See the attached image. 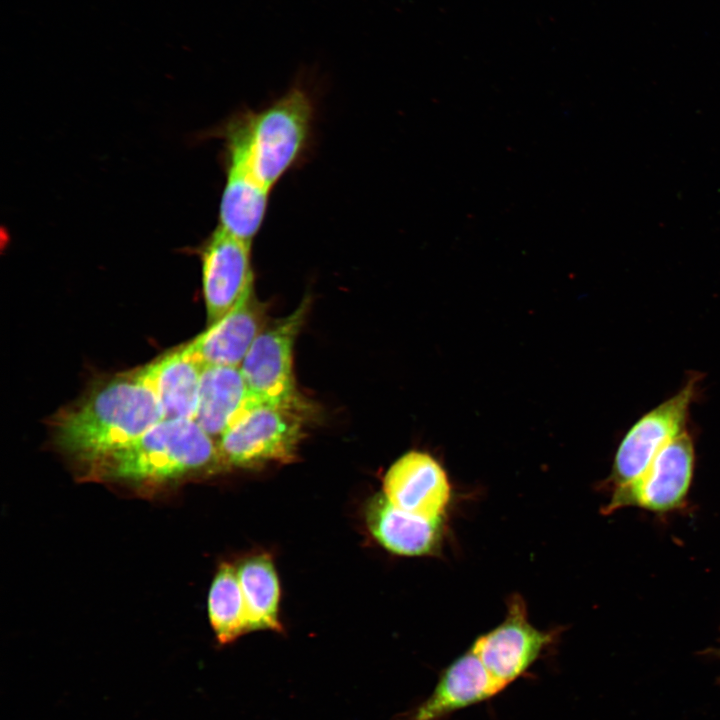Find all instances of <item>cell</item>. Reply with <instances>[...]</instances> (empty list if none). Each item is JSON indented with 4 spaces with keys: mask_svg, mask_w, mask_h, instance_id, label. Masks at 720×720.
<instances>
[{
    "mask_svg": "<svg viewBox=\"0 0 720 720\" xmlns=\"http://www.w3.org/2000/svg\"><path fill=\"white\" fill-rule=\"evenodd\" d=\"M163 419L161 405L139 369L99 384L60 412L53 428L60 448L91 465Z\"/></svg>",
    "mask_w": 720,
    "mask_h": 720,
    "instance_id": "6da1fadb",
    "label": "cell"
},
{
    "mask_svg": "<svg viewBox=\"0 0 720 720\" xmlns=\"http://www.w3.org/2000/svg\"><path fill=\"white\" fill-rule=\"evenodd\" d=\"M313 116L312 98L298 85L262 110L240 113L225 128L227 163L270 191L303 158Z\"/></svg>",
    "mask_w": 720,
    "mask_h": 720,
    "instance_id": "7a4b0ae2",
    "label": "cell"
},
{
    "mask_svg": "<svg viewBox=\"0 0 720 720\" xmlns=\"http://www.w3.org/2000/svg\"><path fill=\"white\" fill-rule=\"evenodd\" d=\"M90 466L102 478L130 482H161L225 467L214 438L185 419H163Z\"/></svg>",
    "mask_w": 720,
    "mask_h": 720,
    "instance_id": "3957f363",
    "label": "cell"
},
{
    "mask_svg": "<svg viewBox=\"0 0 720 720\" xmlns=\"http://www.w3.org/2000/svg\"><path fill=\"white\" fill-rule=\"evenodd\" d=\"M306 411L253 402L218 439L224 466L258 468L296 459Z\"/></svg>",
    "mask_w": 720,
    "mask_h": 720,
    "instance_id": "277c9868",
    "label": "cell"
},
{
    "mask_svg": "<svg viewBox=\"0 0 720 720\" xmlns=\"http://www.w3.org/2000/svg\"><path fill=\"white\" fill-rule=\"evenodd\" d=\"M308 304L305 299L290 315L266 325L244 357L240 370L256 401L307 411L296 386L293 351Z\"/></svg>",
    "mask_w": 720,
    "mask_h": 720,
    "instance_id": "5b68a950",
    "label": "cell"
},
{
    "mask_svg": "<svg viewBox=\"0 0 720 720\" xmlns=\"http://www.w3.org/2000/svg\"><path fill=\"white\" fill-rule=\"evenodd\" d=\"M699 380V375H692L675 395L642 415L629 428L614 457L611 473L614 489L640 478L662 448L685 431Z\"/></svg>",
    "mask_w": 720,
    "mask_h": 720,
    "instance_id": "8992f818",
    "label": "cell"
},
{
    "mask_svg": "<svg viewBox=\"0 0 720 720\" xmlns=\"http://www.w3.org/2000/svg\"><path fill=\"white\" fill-rule=\"evenodd\" d=\"M507 608L504 621L471 646L502 690L524 676L557 638L556 631H542L529 622L521 596L513 595Z\"/></svg>",
    "mask_w": 720,
    "mask_h": 720,
    "instance_id": "52a82bcc",
    "label": "cell"
},
{
    "mask_svg": "<svg viewBox=\"0 0 720 720\" xmlns=\"http://www.w3.org/2000/svg\"><path fill=\"white\" fill-rule=\"evenodd\" d=\"M694 459L692 438L684 431L662 448L640 478L614 489L605 512L627 506L653 512H667L679 507L690 486Z\"/></svg>",
    "mask_w": 720,
    "mask_h": 720,
    "instance_id": "ba28073f",
    "label": "cell"
},
{
    "mask_svg": "<svg viewBox=\"0 0 720 720\" xmlns=\"http://www.w3.org/2000/svg\"><path fill=\"white\" fill-rule=\"evenodd\" d=\"M202 282L208 325H212L254 287L251 243L219 225L202 251Z\"/></svg>",
    "mask_w": 720,
    "mask_h": 720,
    "instance_id": "9c48e42d",
    "label": "cell"
},
{
    "mask_svg": "<svg viewBox=\"0 0 720 720\" xmlns=\"http://www.w3.org/2000/svg\"><path fill=\"white\" fill-rule=\"evenodd\" d=\"M383 493L397 508L434 520L443 518L451 486L446 471L433 456L412 450L389 467L383 479Z\"/></svg>",
    "mask_w": 720,
    "mask_h": 720,
    "instance_id": "30bf717a",
    "label": "cell"
},
{
    "mask_svg": "<svg viewBox=\"0 0 720 720\" xmlns=\"http://www.w3.org/2000/svg\"><path fill=\"white\" fill-rule=\"evenodd\" d=\"M502 691L470 647L440 672L432 693L399 720H447Z\"/></svg>",
    "mask_w": 720,
    "mask_h": 720,
    "instance_id": "8fae6325",
    "label": "cell"
},
{
    "mask_svg": "<svg viewBox=\"0 0 720 720\" xmlns=\"http://www.w3.org/2000/svg\"><path fill=\"white\" fill-rule=\"evenodd\" d=\"M264 305L254 287L228 314L187 344L205 366H239L253 342L266 326Z\"/></svg>",
    "mask_w": 720,
    "mask_h": 720,
    "instance_id": "7c38bea8",
    "label": "cell"
},
{
    "mask_svg": "<svg viewBox=\"0 0 720 720\" xmlns=\"http://www.w3.org/2000/svg\"><path fill=\"white\" fill-rule=\"evenodd\" d=\"M369 531L385 549L405 556L434 555L444 535L443 518L428 520L394 506L384 493L373 496L366 508Z\"/></svg>",
    "mask_w": 720,
    "mask_h": 720,
    "instance_id": "4fadbf2b",
    "label": "cell"
},
{
    "mask_svg": "<svg viewBox=\"0 0 720 720\" xmlns=\"http://www.w3.org/2000/svg\"><path fill=\"white\" fill-rule=\"evenodd\" d=\"M203 368L186 344L140 369L164 419H195Z\"/></svg>",
    "mask_w": 720,
    "mask_h": 720,
    "instance_id": "5bb4252c",
    "label": "cell"
},
{
    "mask_svg": "<svg viewBox=\"0 0 720 720\" xmlns=\"http://www.w3.org/2000/svg\"><path fill=\"white\" fill-rule=\"evenodd\" d=\"M255 401L239 366H205L194 420L211 437L219 439Z\"/></svg>",
    "mask_w": 720,
    "mask_h": 720,
    "instance_id": "9a60e30c",
    "label": "cell"
},
{
    "mask_svg": "<svg viewBox=\"0 0 720 720\" xmlns=\"http://www.w3.org/2000/svg\"><path fill=\"white\" fill-rule=\"evenodd\" d=\"M269 193L244 168L227 164L219 209L220 226L251 243L263 224Z\"/></svg>",
    "mask_w": 720,
    "mask_h": 720,
    "instance_id": "2e32d148",
    "label": "cell"
},
{
    "mask_svg": "<svg viewBox=\"0 0 720 720\" xmlns=\"http://www.w3.org/2000/svg\"><path fill=\"white\" fill-rule=\"evenodd\" d=\"M250 631L282 630L279 621L280 586L269 555L259 554L244 560L237 568Z\"/></svg>",
    "mask_w": 720,
    "mask_h": 720,
    "instance_id": "e0dca14e",
    "label": "cell"
},
{
    "mask_svg": "<svg viewBox=\"0 0 720 720\" xmlns=\"http://www.w3.org/2000/svg\"><path fill=\"white\" fill-rule=\"evenodd\" d=\"M208 612L217 639L222 644L250 632L237 569L228 563H223L214 577L208 596Z\"/></svg>",
    "mask_w": 720,
    "mask_h": 720,
    "instance_id": "ac0fdd59",
    "label": "cell"
}]
</instances>
